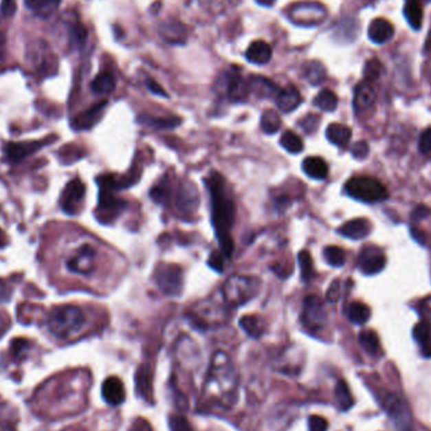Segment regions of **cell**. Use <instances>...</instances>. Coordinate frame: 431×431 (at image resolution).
I'll return each mask as SVG.
<instances>
[{
    "label": "cell",
    "instance_id": "6da1fadb",
    "mask_svg": "<svg viewBox=\"0 0 431 431\" xmlns=\"http://www.w3.org/2000/svg\"><path fill=\"white\" fill-rule=\"evenodd\" d=\"M204 183L211 193L212 223L219 240V247L223 256L231 257L234 252V241L231 230L236 216V207L232 199L227 195L225 181L221 174H210Z\"/></svg>",
    "mask_w": 431,
    "mask_h": 431
},
{
    "label": "cell",
    "instance_id": "7a4b0ae2",
    "mask_svg": "<svg viewBox=\"0 0 431 431\" xmlns=\"http://www.w3.org/2000/svg\"><path fill=\"white\" fill-rule=\"evenodd\" d=\"M204 393L208 399L223 408H230L236 401L237 375L234 363L223 352H217L212 358Z\"/></svg>",
    "mask_w": 431,
    "mask_h": 431
},
{
    "label": "cell",
    "instance_id": "3957f363",
    "mask_svg": "<svg viewBox=\"0 0 431 431\" xmlns=\"http://www.w3.org/2000/svg\"><path fill=\"white\" fill-rule=\"evenodd\" d=\"M86 324L82 310L75 305H60L49 311L47 325L49 332L60 340H67L81 332Z\"/></svg>",
    "mask_w": 431,
    "mask_h": 431
},
{
    "label": "cell",
    "instance_id": "277c9868",
    "mask_svg": "<svg viewBox=\"0 0 431 431\" xmlns=\"http://www.w3.org/2000/svg\"><path fill=\"white\" fill-rule=\"evenodd\" d=\"M260 287L261 281L254 276L232 275L222 287L223 299L230 307H241L258 294Z\"/></svg>",
    "mask_w": 431,
    "mask_h": 431
},
{
    "label": "cell",
    "instance_id": "5b68a950",
    "mask_svg": "<svg viewBox=\"0 0 431 431\" xmlns=\"http://www.w3.org/2000/svg\"><path fill=\"white\" fill-rule=\"evenodd\" d=\"M346 192L355 199L364 203H376L385 201L388 192L385 186L371 177H355L346 183Z\"/></svg>",
    "mask_w": 431,
    "mask_h": 431
},
{
    "label": "cell",
    "instance_id": "8992f818",
    "mask_svg": "<svg viewBox=\"0 0 431 431\" xmlns=\"http://www.w3.org/2000/svg\"><path fill=\"white\" fill-rule=\"evenodd\" d=\"M96 250L89 243L78 245L75 249L69 250L63 258L66 270L75 275L89 276L95 270Z\"/></svg>",
    "mask_w": 431,
    "mask_h": 431
},
{
    "label": "cell",
    "instance_id": "52a82bcc",
    "mask_svg": "<svg viewBox=\"0 0 431 431\" xmlns=\"http://www.w3.org/2000/svg\"><path fill=\"white\" fill-rule=\"evenodd\" d=\"M154 279L166 295L178 296L183 291V270L178 265H159L155 269Z\"/></svg>",
    "mask_w": 431,
    "mask_h": 431
},
{
    "label": "cell",
    "instance_id": "ba28073f",
    "mask_svg": "<svg viewBox=\"0 0 431 431\" xmlns=\"http://www.w3.org/2000/svg\"><path fill=\"white\" fill-rule=\"evenodd\" d=\"M113 189L100 186V197L96 216L102 223H111L125 210L126 203L113 195Z\"/></svg>",
    "mask_w": 431,
    "mask_h": 431
},
{
    "label": "cell",
    "instance_id": "9c48e42d",
    "mask_svg": "<svg viewBox=\"0 0 431 431\" xmlns=\"http://www.w3.org/2000/svg\"><path fill=\"white\" fill-rule=\"evenodd\" d=\"M85 192L86 187L78 178L69 181L60 196V204L62 211L71 216L78 213L82 206Z\"/></svg>",
    "mask_w": 431,
    "mask_h": 431
},
{
    "label": "cell",
    "instance_id": "30bf717a",
    "mask_svg": "<svg viewBox=\"0 0 431 431\" xmlns=\"http://www.w3.org/2000/svg\"><path fill=\"white\" fill-rule=\"evenodd\" d=\"M302 320H304V324L313 331H318L325 324L327 313H325L324 305L317 295H309L304 299Z\"/></svg>",
    "mask_w": 431,
    "mask_h": 431
},
{
    "label": "cell",
    "instance_id": "8fae6325",
    "mask_svg": "<svg viewBox=\"0 0 431 431\" xmlns=\"http://www.w3.org/2000/svg\"><path fill=\"white\" fill-rule=\"evenodd\" d=\"M385 265V255L376 246L364 247L358 257V267L366 275H376L384 270Z\"/></svg>",
    "mask_w": 431,
    "mask_h": 431
},
{
    "label": "cell",
    "instance_id": "7c38bea8",
    "mask_svg": "<svg viewBox=\"0 0 431 431\" xmlns=\"http://www.w3.org/2000/svg\"><path fill=\"white\" fill-rule=\"evenodd\" d=\"M106 105H107V101L105 100V101L98 102L96 105L91 106L90 109H87L86 111L78 113L72 121L74 129L86 130V129L92 128L101 119Z\"/></svg>",
    "mask_w": 431,
    "mask_h": 431
},
{
    "label": "cell",
    "instance_id": "4fadbf2b",
    "mask_svg": "<svg viewBox=\"0 0 431 431\" xmlns=\"http://www.w3.org/2000/svg\"><path fill=\"white\" fill-rule=\"evenodd\" d=\"M323 9L324 8L320 7L317 3H299L290 10V18L299 25H314L318 24V18L310 15V13H316Z\"/></svg>",
    "mask_w": 431,
    "mask_h": 431
},
{
    "label": "cell",
    "instance_id": "5bb4252c",
    "mask_svg": "<svg viewBox=\"0 0 431 431\" xmlns=\"http://www.w3.org/2000/svg\"><path fill=\"white\" fill-rule=\"evenodd\" d=\"M101 391H102L104 400L111 406L121 405L125 400V388H124L120 378H106L104 384H102Z\"/></svg>",
    "mask_w": 431,
    "mask_h": 431
},
{
    "label": "cell",
    "instance_id": "9a60e30c",
    "mask_svg": "<svg viewBox=\"0 0 431 431\" xmlns=\"http://www.w3.org/2000/svg\"><path fill=\"white\" fill-rule=\"evenodd\" d=\"M395 34V30L391 23L384 18H376L368 27V38L373 43L382 45L388 42Z\"/></svg>",
    "mask_w": 431,
    "mask_h": 431
},
{
    "label": "cell",
    "instance_id": "2e32d148",
    "mask_svg": "<svg viewBox=\"0 0 431 431\" xmlns=\"http://www.w3.org/2000/svg\"><path fill=\"white\" fill-rule=\"evenodd\" d=\"M198 199H199L198 192H197V188L193 187V184H187V183L183 184L179 188L178 196H177L178 210L183 213H187V214L193 213L198 207Z\"/></svg>",
    "mask_w": 431,
    "mask_h": 431
},
{
    "label": "cell",
    "instance_id": "e0dca14e",
    "mask_svg": "<svg viewBox=\"0 0 431 431\" xmlns=\"http://www.w3.org/2000/svg\"><path fill=\"white\" fill-rule=\"evenodd\" d=\"M370 221L366 219H351L346 222L343 226L338 230L342 236L352 239V240H361L364 239L367 234L371 232Z\"/></svg>",
    "mask_w": 431,
    "mask_h": 431
},
{
    "label": "cell",
    "instance_id": "ac0fdd59",
    "mask_svg": "<svg viewBox=\"0 0 431 431\" xmlns=\"http://www.w3.org/2000/svg\"><path fill=\"white\" fill-rule=\"evenodd\" d=\"M302 102V95L294 86H287L276 95V105L283 113H291Z\"/></svg>",
    "mask_w": 431,
    "mask_h": 431
},
{
    "label": "cell",
    "instance_id": "d6986e66",
    "mask_svg": "<svg viewBox=\"0 0 431 431\" xmlns=\"http://www.w3.org/2000/svg\"><path fill=\"white\" fill-rule=\"evenodd\" d=\"M272 45L264 41H255L249 45L246 51V58L255 65H265L272 60Z\"/></svg>",
    "mask_w": 431,
    "mask_h": 431
},
{
    "label": "cell",
    "instance_id": "ffe728a7",
    "mask_svg": "<svg viewBox=\"0 0 431 431\" xmlns=\"http://www.w3.org/2000/svg\"><path fill=\"white\" fill-rule=\"evenodd\" d=\"M376 101V92L368 82H361L355 90L353 105L355 111H363L370 109Z\"/></svg>",
    "mask_w": 431,
    "mask_h": 431
},
{
    "label": "cell",
    "instance_id": "44dd1931",
    "mask_svg": "<svg viewBox=\"0 0 431 431\" xmlns=\"http://www.w3.org/2000/svg\"><path fill=\"white\" fill-rule=\"evenodd\" d=\"M250 92H254L257 98H272L278 95V86L265 77H251L249 83Z\"/></svg>",
    "mask_w": 431,
    "mask_h": 431
},
{
    "label": "cell",
    "instance_id": "7402d4cb",
    "mask_svg": "<svg viewBox=\"0 0 431 431\" xmlns=\"http://www.w3.org/2000/svg\"><path fill=\"white\" fill-rule=\"evenodd\" d=\"M412 333L421 353L425 357H431V322L423 320L417 323Z\"/></svg>",
    "mask_w": 431,
    "mask_h": 431
},
{
    "label": "cell",
    "instance_id": "603a6c76",
    "mask_svg": "<svg viewBox=\"0 0 431 431\" xmlns=\"http://www.w3.org/2000/svg\"><path fill=\"white\" fill-rule=\"evenodd\" d=\"M25 7L39 18H48L58 9L60 0H24Z\"/></svg>",
    "mask_w": 431,
    "mask_h": 431
},
{
    "label": "cell",
    "instance_id": "cb8c5ba5",
    "mask_svg": "<svg viewBox=\"0 0 431 431\" xmlns=\"http://www.w3.org/2000/svg\"><path fill=\"white\" fill-rule=\"evenodd\" d=\"M302 170L310 178L320 181V179H324L328 175L329 169L324 159L319 158V157H309V158L304 159Z\"/></svg>",
    "mask_w": 431,
    "mask_h": 431
},
{
    "label": "cell",
    "instance_id": "d4e9b609",
    "mask_svg": "<svg viewBox=\"0 0 431 431\" xmlns=\"http://www.w3.org/2000/svg\"><path fill=\"white\" fill-rule=\"evenodd\" d=\"M325 135H327V139L334 145L344 146L349 143V140L352 137V130L348 128L347 125L334 122L327 128Z\"/></svg>",
    "mask_w": 431,
    "mask_h": 431
},
{
    "label": "cell",
    "instance_id": "484cf974",
    "mask_svg": "<svg viewBox=\"0 0 431 431\" xmlns=\"http://www.w3.org/2000/svg\"><path fill=\"white\" fill-rule=\"evenodd\" d=\"M404 14L408 21V24L414 30H420L423 24V7L419 0H408L405 8H404Z\"/></svg>",
    "mask_w": 431,
    "mask_h": 431
},
{
    "label": "cell",
    "instance_id": "4316f807",
    "mask_svg": "<svg viewBox=\"0 0 431 431\" xmlns=\"http://www.w3.org/2000/svg\"><path fill=\"white\" fill-rule=\"evenodd\" d=\"M162 36L166 38V41L170 43H184L187 38L186 27L181 23L174 22L170 24H163L160 30Z\"/></svg>",
    "mask_w": 431,
    "mask_h": 431
},
{
    "label": "cell",
    "instance_id": "83f0119b",
    "mask_svg": "<svg viewBox=\"0 0 431 431\" xmlns=\"http://www.w3.org/2000/svg\"><path fill=\"white\" fill-rule=\"evenodd\" d=\"M115 77L110 72H102L91 82V90L96 95H110L115 90Z\"/></svg>",
    "mask_w": 431,
    "mask_h": 431
},
{
    "label": "cell",
    "instance_id": "f1b7e54d",
    "mask_svg": "<svg viewBox=\"0 0 431 431\" xmlns=\"http://www.w3.org/2000/svg\"><path fill=\"white\" fill-rule=\"evenodd\" d=\"M249 85L242 80L241 77L236 76L231 77L227 85V95L232 101H242L247 98Z\"/></svg>",
    "mask_w": 431,
    "mask_h": 431
},
{
    "label": "cell",
    "instance_id": "f546056e",
    "mask_svg": "<svg viewBox=\"0 0 431 431\" xmlns=\"http://www.w3.org/2000/svg\"><path fill=\"white\" fill-rule=\"evenodd\" d=\"M347 317L355 324H364L370 319V308L363 302H351L347 309Z\"/></svg>",
    "mask_w": 431,
    "mask_h": 431
},
{
    "label": "cell",
    "instance_id": "4dcf8cb0",
    "mask_svg": "<svg viewBox=\"0 0 431 431\" xmlns=\"http://www.w3.org/2000/svg\"><path fill=\"white\" fill-rule=\"evenodd\" d=\"M304 74H305L307 80L311 85H314V86L320 85V83L324 81L325 77H327V71H325L324 66L319 60L307 62L305 66H304Z\"/></svg>",
    "mask_w": 431,
    "mask_h": 431
},
{
    "label": "cell",
    "instance_id": "1f68e13d",
    "mask_svg": "<svg viewBox=\"0 0 431 431\" xmlns=\"http://www.w3.org/2000/svg\"><path fill=\"white\" fill-rule=\"evenodd\" d=\"M41 146L39 142L34 143H21V144H9L7 146L8 158L10 160H21V159L27 157L30 153L37 151Z\"/></svg>",
    "mask_w": 431,
    "mask_h": 431
},
{
    "label": "cell",
    "instance_id": "d6a6232c",
    "mask_svg": "<svg viewBox=\"0 0 431 431\" xmlns=\"http://www.w3.org/2000/svg\"><path fill=\"white\" fill-rule=\"evenodd\" d=\"M314 105L323 111H334L338 106V98L332 90H322L314 98Z\"/></svg>",
    "mask_w": 431,
    "mask_h": 431
},
{
    "label": "cell",
    "instance_id": "836d02e7",
    "mask_svg": "<svg viewBox=\"0 0 431 431\" xmlns=\"http://www.w3.org/2000/svg\"><path fill=\"white\" fill-rule=\"evenodd\" d=\"M240 327L243 332L250 335L251 338H260L264 333V324L258 318L254 316H245L240 319Z\"/></svg>",
    "mask_w": 431,
    "mask_h": 431
},
{
    "label": "cell",
    "instance_id": "e575fe53",
    "mask_svg": "<svg viewBox=\"0 0 431 431\" xmlns=\"http://www.w3.org/2000/svg\"><path fill=\"white\" fill-rule=\"evenodd\" d=\"M280 144L281 146L289 151L290 154H299L304 149V143H302V137L296 135L294 131L287 130L281 137H280Z\"/></svg>",
    "mask_w": 431,
    "mask_h": 431
},
{
    "label": "cell",
    "instance_id": "d590c367",
    "mask_svg": "<svg viewBox=\"0 0 431 431\" xmlns=\"http://www.w3.org/2000/svg\"><path fill=\"white\" fill-rule=\"evenodd\" d=\"M281 126V119H280L279 113L274 110H266L263 116H261V128L266 134L272 135L275 134L276 131H279Z\"/></svg>",
    "mask_w": 431,
    "mask_h": 431
},
{
    "label": "cell",
    "instance_id": "8d00e7d4",
    "mask_svg": "<svg viewBox=\"0 0 431 431\" xmlns=\"http://www.w3.org/2000/svg\"><path fill=\"white\" fill-rule=\"evenodd\" d=\"M360 344L368 355H377L379 351V340L378 335L373 331H363L360 333Z\"/></svg>",
    "mask_w": 431,
    "mask_h": 431
},
{
    "label": "cell",
    "instance_id": "74e56055",
    "mask_svg": "<svg viewBox=\"0 0 431 431\" xmlns=\"http://www.w3.org/2000/svg\"><path fill=\"white\" fill-rule=\"evenodd\" d=\"M140 122H144L148 126H153L157 129H172L178 126L181 124V119L177 118H149V116H143L139 119Z\"/></svg>",
    "mask_w": 431,
    "mask_h": 431
},
{
    "label": "cell",
    "instance_id": "f35d334b",
    "mask_svg": "<svg viewBox=\"0 0 431 431\" xmlns=\"http://www.w3.org/2000/svg\"><path fill=\"white\" fill-rule=\"evenodd\" d=\"M298 263L300 266L302 272V281H309L314 275V267H313V260L310 256L309 251L302 250L298 254Z\"/></svg>",
    "mask_w": 431,
    "mask_h": 431
},
{
    "label": "cell",
    "instance_id": "ab89813d",
    "mask_svg": "<svg viewBox=\"0 0 431 431\" xmlns=\"http://www.w3.org/2000/svg\"><path fill=\"white\" fill-rule=\"evenodd\" d=\"M335 397H337V401H338L340 408L342 410L346 411L348 408H352L353 399H352L351 391H349V387L344 381H340L335 386Z\"/></svg>",
    "mask_w": 431,
    "mask_h": 431
},
{
    "label": "cell",
    "instance_id": "60d3db41",
    "mask_svg": "<svg viewBox=\"0 0 431 431\" xmlns=\"http://www.w3.org/2000/svg\"><path fill=\"white\" fill-rule=\"evenodd\" d=\"M325 261L334 267H340L346 264V252L337 246H328L324 251Z\"/></svg>",
    "mask_w": 431,
    "mask_h": 431
},
{
    "label": "cell",
    "instance_id": "b9f144b4",
    "mask_svg": "<svg viewBox=\"0 0 431 431\" xmlns=\"http://www.w3.org/2000/svg\"><path fill=\"white\" fill-rule=\"evenodd\" d=\"M381 72H382L381 62L376 60V58H373V60H370L366 63L363 75H364V78L367 81H376L378 77L381 76Z\"/></svg>",
    "mask_w": 431,
    "mask_h": 431
},
{
    "label": "cell",
    "instance_id": "7bdbcfd3",
    "mask_svg": "<svg viewBox=\"0 0 431 431\" xmlns=\"http://www.w3.org/2000/svg\"><path fill=\"white\" fill-rule=\"evenodd\" d=\"M168 423L170 431H195L184 416L170 415Z\"/></svg>",
    "mask_w": 431,
    "mask_h": 431
},
{
    "label": "cell",
    "instance_id": "ee69618b",
    "mask_svg": "<svg viewBox=\"0 0 431 431\" xmlns=\"http://www.w3.org/2000/svg\"><path fill=\"white\" fill-rule=\"evenodd\" d=\"M9 408L7 405H0V431H15L14 421L9 415Z\"/></svg>",
    "mask_w": 431,
    "mask_h": 431
},
{
    "label": "cell",
    "instance_id": "f6af8a7d",
    "mask_svg": "<svg viewBox=\"0 0 431 431\" xmlns=\"http://www.w3.org/2000/svg\"><path fill=\"white\" fill-rule=\"evenodd\" d=\"M309 431H327L328 430V421L322 416L313 415L308 419Z\"/></svg>",
    "mask_w": 431,
    "mask_h": 431
},
{
    "label": "cell",
    "instance_id": "bcb514c9",
    "mask_svg": "<svg viewBox=\"0 0 431 431\" xmlns=\"http://www.w3.org/2000/svg\"><path fill=\"white\" fill-rule=\"evenodd\" d=\"M208 265L211 266L213 270H216V272H223V263H225V258H223V255H221L219 251H213L211 252V255H210V258H208Z\"/></svg>",
    "mask_w": 431,
    "mask_h": 431
},
{
    "label": "cell",
    "instance_id": "7dc6e473",
    "mask_svg": "<svg viewBox=\"0 0 431 431\" xmlns=\"http://www.w3.org/2000/svg\"><path fill=\"white\" fill-rule=\"evenodd\" d=\"M419 151L423 153V154H428L431 151V128L426 129L423 131L421 136H420V140H419Z\"/></svg>",
    "mask_w": 431,
    "mask_h": 431
},
{
    "label": "cell",
    "instance_id": "c3c4849f",
    "mask_svg": "<svg viewBox=\"0 0 431 431\" xmlns=\"http://www.w3.org/2000/svg\"><path fill=\"white\" fill-rule=\"evenodd\" d=\"M368 151H370V148H368V144L366 143V142H358L351 149V153H352V155L355 159L366 158Z\"/></svg>",
    "mask_w": 431,
    "mask_h": 431
},
{
    "label": "cell",
    "instance_id": "681fc988",
    "mask_svg": "<svg viewBox=\"0 0 431 431\" xmlns=\"http://www.w3.org/2000/svg\"><path fill=\"white\" fill-rule=\"evenodd\" d=\"M340 280H334L329 289L327 290V300L331 302H335L340 299Z\"/></svg>",
    "mask_w": 431,
    "mask_h": 431
},
{
    "label": "cell",
    "instance_id": "f907efd6",
    "mask_svg": "<svg viewBox=\"0 0 431 431\" xmlns=\"http://www.w3.org/2000/svg\"><path fill=\"white\" fill-rule=\"evenodd\" d=\"M151 196L153 201H155L157 203H164L168 197V192L163 187H154L151 189Z\"/></svg>",
    "mask_w": 431,
    "mask_h": 431
},
{
    "label": "cell",
    "instance_id": "816d5d0a",
    "mask_svg": "<svg viewBox=\"0 0 431 431\" xmlns=\"http://www.w3.org/2000/svg\"><path fill=\"white\" fill-rule=\"evenodd\" d=\"M28 347V340H14L12 343V351L15 357H22L23 352Z\"/></svg>",
    "mask_w": 431,
    "mask_h": 431
},
{
    "label": "cell",
    "instance_id": "f5cc1de1",
    "mask_svg": "<svg viewBox=\"0 0 431 431\" xmlns=\"http://www.w3.org/2000/svg\"><path fill=\"white\" fill-rule=\"evenodd\" d=\"M15 0H1L0 4V13L4 16H10L14 13Z\"/></svg>",
    "mask_w": 431,
    "mask_h": 431
},
{
    "label": "cell",
    "instance_id": "db71d44e",
    "mask_svg": "<svg viewBox=\"0 0 431 431\" xmlns=\"http://www.w3.org/2000/svg\"><path fill=\"white\" fill-rule=\"evenodd\" d=\"M318 118L317 116H314V115H308L302 122V126L305 131H308V133H311V131H314L316 128L318 126Z\"/></svg>",
    "mask_w": 431,
    "mask_h": 431
},
{
    "label": "cell",
    "instance_id": "11a10c76",
    "mask_svg": "<svg viewBox=\"0 0 431 431\" xmlns=\"http://www.w3.org/2000/svg\"><path fill=\"white\" fill-rule=\"evenodd\" d=\"M146 87H148L149 91L153 92L154 95H158V96H162V98H168V95H166L164 89H163L158 82H155V81H153V80H148V81H146Z\"/></svg>",
    "mask_w": 431,
    "mask_h": 431
},
{
    "label": "cell",
    "instance_id": "9f6ffc18",
    "mask_svg": "<svg viewBox=\"0 0 431 431\" xmlns=\"http://www.w3.org/2000/svg\"><path fill=\"white\" fill-rule=\"evenodd\" d=\"M430 210H429L426 206H419V207H416L414 212H412V219H426V217H429V216H430Z\"/></svg>",
    "mask_w": 431,
    "mask_h": 431
},
{
    "label": "cell",
    "instance_id": "6f0895ef",
    "mask_svg": "<svg viewBox=\"0 0 431 431\" xmlns=\"http://www.w3.org/2000/svg\"><path fill=\"white\" fill-rule=\"evenodd\" d=\"M420 310H421L423 316H430L431 317V298H426L420 302Z\"/></svg>",
    "mask_w": 431,
    "mask_h": 431
},
{
    "label": "cell",
    "instance_id": "680465c9",
    "mask_svg": "<svg viewBox=\"0 0 431 431\" xmlns=\"http://www.w3.org/2000/svg\"><path fill=\"white\" fill-rule=\"evenodd\" d=\"M131 431H151V429L146 421L140 420V421H137V423H134L133 428H131Z\"/></svg>",
    "mask_w": 431,
    "mask_h": 431
},
{
    "label": "cell",
    "instance_id": "91938a15",
    "mask_svg": "<svg viewBox=\"0 0 431 431\" xmlns=\"http://www.w3.org/2000/svg\"><path fill=\"white\" fill-rule=\"evenodd\" d=\"M8 327H9V320L8 318L0 313V337L7 332Z\"/></svg>",
    "mask_w": 431,
    "mask_h": 431
},
{
    "label": "cell",
    "instance_id": "94428289",
    "mask_svg": "<svg viewBox=\"0 0 431 431\" xmlns=\"http://www.w3.org/2000/svg\"><path fill=\"white\" fill-rule=\"evenodd\" d=\"M4 53H5V36H4V33L0 30V60H3Z\"/></svg>",
    "mask_w": 431,
    "mask_h": 431
},
{
    "label": "cell",
    "instance_id": "6125c7cd",
    "mask_svg": "<svg viewBox=\"0 0 431 431\" xmlns=\"http://www.w3.org/2000/svg\"><path fill=\"white\" fill-rule=\"evenodd\" d=\"M275 1H276V0H256L257 4H260V5H263V7H272Z\"/></svg>",
    "mask_w": 431,
    "mask_h": 431
},
{
    "label": "cell",
    "instance_id": "be15d7a7",
    "mask_svg": "<svg viewBox=\"0 0 431 431\" xmlns=\"http://www.w3.org/2000/svg\"><path fill=\"white\" fill-rule=\"evenodd\" d=\"M5 243H7V237H5V234H3V231L0 230V247H3Z\"/></svg>",
    "mask_w": 431,
    "mask_h": 431
}]
</instances>
